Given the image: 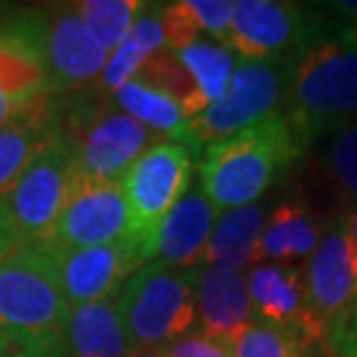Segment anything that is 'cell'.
I'll list each match as a JSON object with an SVG mask.
<instances>
[{
	"instance_id": "1",
	"label": "cell",
	"mask_w": 357,
	"mask_h": 357,
	"mask_svg": "<svg viewBox=\"0 0 357 357\" xmlns=\"http://www.w3.org/2000/svg\"><path fill=\"white\" fill-rule=\"evenodd\" d=\"M281 109L306 146L357 123V24H323L292 56Z\"/></svg>"
},
{
	"instance_id": "2",
	"label": "cell",
	"mask_w": 357,
	"mask_h": 357,
	"mask_svg": "<svg viewBox=\"0 0 357 357\" xmlns=\"http://www.w3.org/2000/svg\"><path fill=\"white\" fill-rule=\"evenodd\" d=\"M283 109L199 153V188L213 209L230 211L253 204L306 151Z\"/></svg>"
},
{
	"instance_id": "3",
	"label": "cell",
	"mask_w": 357,
	"mask_h": 357,
	"mask_svg": "<svg viewBox=\"0 0 357 357\" xmlns=\"http://www.w3.org/2000/svg\"><path fill=\"white\" fill-rule=\"evenodd\" d=\"M70 304L49 241H21L0 258V334L19 348L66 334Z\"/></svg>"
},
{
	"instance_id": "4",
	"label": "cell",
	"mask_w": 357,
	"mask_h": 357,
	"mask_svg": "<svg viewBox=\"0 0 357 357\" xmlns=\"http://www.w3.org/2000/svg\"><path fill=\"white\" fill-rule=\"evenodd\" d=\"M116 311L132 348H162L185 337L197 320L195 267L146 262L116 292Z\"/></svg>"
},
{
	"instance_id": "5",
	"label": "cell",
	"mask_w": 357,
	"mask_h": 357,
	"mask_svg": "<svg viewBox=\"0 0 357 357\" xmlns=\"http://www.w3.org/2000/svg\"><path fill=\"white\" fill-rule=\"evenodd\" d=\"M288 82L290 59H241L223 96L197 116L185 121L181 130L169 139L188 146L195 158L206 146L232 137L281 109L288 93Z\"/></svg>"
},
{
	"instance_id": "6",
	"label": "cell",
	"mask_w": 357,
	"mask_h": 357,
	"mask_svg": "<svg viewBox=\"0 0 357 357\" xmlns=\"http://www.w3.org/2000/svg\"><path fill=\"white\" fill-rule=\"evenodd\" d=\"M61 126L79 146V172L116 183L158 137L121 112L109 96L84 98L73 105L61 102Z\"/></svg>"
},
{
	"instance_id": "7",
	"label": "cell",
	"mask_w": 357,
	"mask_h": 357,
	"mask_svg": "<svg viewBox=\"0 0 357 357\" xmlns=\"http://www.w3.org/2000/svg\"><path fill=\"white\" fill-rule=\"evenodd\" d=\"M79 176V146L61 130L3 197L21 241H49Z\"/></svg>"
},
{
	"instance_id": "8",
	"label": "cell",
	"mask_w": 357,
	"mask_h": 357,
	"mask_svg": "<svg viewBox=\"0 0 357 357\" xmlns=\"http://www.w3.org/2000/svg\"><path fill=\"white\" fill-rule=\"evenodd\" d=\"M192 153L178 142H158L135 160L121 178V190L128 206L130 239L146 260L149 244L162 218L190 188Z\"/></svg>"
},
{
	"instance_id": "9",
	"label": "cell",
	"mask_w": 357,
	"mask_h": 357,
	"mask_svg": "<svg viewBox=\"0 0 357 357\" xmlns=\"http://www.w3.org/2000/svg\"><path fill=\"white\" fill-rule=\"evenodd\" d=\"M47 12L40 7H12L0 19V126L31 112L49 89Z\"/></svg>"
},
{
	"instance_id": "10",
	"label": "cell",
	"mask_w": 357,
	"mask_h": 357,
	"mask_svg": "<svg viewBox=\"0 0 357 357\" xmlns=\"http://www.w3.org/2000/svg\"><path fill=\"white\" fill-rule=\"evenodd\" d=\"M323 28L318 14L295 3L237 0L225 47L246 61L292 59Z\"/></svg>"
},
{
	"instance_id": "11",
	"label": "cell",
	"mask_w": 357,
	"mask_h": 357,
	"mask_svg": "<svg viewBox=\"0 0 357 357\" xmlns=\"http://www.w3.org/2000/svg\"><path fill=\"white\" fill-rule=\"evenodd\" d=\"M306 313L318 339L346 316L357 299V253L346 234L344 218H337L320 234L304 271Z\"/></svg>"
},
{
	"instance_id": "12",
	"label": "cell",
	"mask_w": 357,
	"mask_h": 357,
	"mask_svg": "<svg viewBox=\"0 0 357 357\" xmlns=\"http://www.w3.org/2000/svg\"><path fill=\"white\" fill-rule=\"evenodd\" d=\"M130 237L128 206L116 181L77 176L49 244L59 248H89Z\"/></svg>"
},
{
	"instance_id": "13",
	"label": "cell",
	"mask_w": 357,
	"mask_h": 357,
	"mask_svg": "<svg viewBox=\"0 0 357 357\" xmlns=\"http://www.w3.org/2000/svg\"><path fill=\"white\" fill-rule=\"evenodd\" d=\"M54 253L61 288L70 309L116 295L121 285L146 265L139 246L130 237L89 248L54 246Z\"/></svg>"
},
{
	"instance_id": "14",
	"label": "cell",
	"mask_w": 357,
	"mask_h": 357,
	"mask_svg": "<svg viewBox=\"0 0 357 357\" xmlns=\"http://www.w3.org/2000/svg\"><path fill=\"white\" fill-rule=\"evenodd\" d=\"M45 56L49 89L54 96L77 89H93L109 54L93 40L75 3L49 5Z\"/></svg>"
},
{
	"instance_id": "15",
	"label": "cell",
	"mask_w": 357,
	"mask_h": 357,
	"mask_svg": "<svg viewBox=\"0 0 357 357\" xmlns=\"http://www.w3.org/2000/svg\"><path fill=\"white\" fill-rule=\"evenodd\" d=\"M218 211L206 199L202 188L192 185L174 204V209L162 218L149 244L146 260L192 269L202 265L204 251L209 246Z\"/></svg>"
},
{
	"instance_id": "16",
	"label": "cell",
	"mask_w": 357,
	"mask_h": 357,
	"mask_svg": "<svg viewBox=\"0 0 357 357\" xmlns=\"http://www.w3.org/2000/svg\"><path fill=\"white\" fill-rule=\"evenodd\" d=\"M195 313L204 334L234 344L253 325L246 276L223 267H195Z\"/></svg>"
},
{
	"instance_id": "17",
	"label": "cell",
	"mask_w": 357,
	"mask_h": 357,
	"mask_svg": "<svg viewBox=\"0 0 357 357\" xmlns=\"http://www.w3.org/2000/svg\"><path fill=\"white\" fill-rule=\"evenodd\" d=\"M251 299L253 323L274 327H299L318 341L309 313H306L304 274L297 267L281 262H262L251 269L246 278Z\"/></svg>"
},
{
	"instance_id": "18",
	"label": "cell",
	"mask_w": 357,
	"mask_h": 357,
	"mask_svg": "<svg viewBox=\"0 0 357 357\" xmlns=\"http://www.w3.org/2000/svg\"><path fill=\"white\" fill-rule=\"evenodd\" d=\"M61 130V102L47 96L31 112L0 126V199Z\"/></svg>"
},
{
	"instance_id": "19",
	"label": "cell",
	"mask_w": 357,
	"mask_h": 357,
	"mask_svg": "<svg viewBox=\"0 0 357 357\" xmlns=\"http://www.w3.org/2000/svg\"><path fill=\"white\" fill-rule=\"evenodd\" d=\"M63 337L68 357H130L135 353L121 325L116 295L70 309Z\"/></svg>"
},
{
	"instance_id": "20",
	"label": "cell",
	"mask_w": 357,
	"mask_h": 357,
	"mask_svg": "<svg viewBox=\"0 0 357 357\" xmlns=\"http://www.w3.org/2000/svg\"><path fill=\"white\" fill-rule=\"evenodd\" d=\"M265 230V211L258 204L223 211L213 225L202 265L241 271L260 260V237Z\"/></svg>"
},
{
	"instance_id": "21",
	"label": "cell",
	"mask_w": 357,
	"mask_h": 357,
	"mask_svg": "<svg viewBox=\"0 0 357 357\" xmlns=\"http://www.w3.org/2000/svg\"><path fill=\"white\" fill-rule=\"evenodd\" d=\"M162 5H146V10L135 21L130 33L126 40L109 54L105 63V70L100 73L96 89L102 96H112L114 91L123 84L132 82L144 63L151 59L155 52L165 49V33H162V19H160Z\"/></svg>"
},
{
	"instance_id": "22",
	"label": "cell",
	"mask_w": 357,
	"mask_h": 357,
	"mask_svg": "<svg viewBox=\"0 0 357 357\" xmlns=\"http://www.w3.org/2000/svg\"><path fill=\"white\" fill-rule=\"evenodd\" d=\"M174 54L192 84V96L185 102V116L192 119L225 93L237 68V59L225 45L206 40L192 42Z\"/></svg>"
},
{
	"instance_id": "23",
	"label": "cell",
	"mask_w": 357,
	"mask_h": 357,
	"mask_svg": "<svg viewBox=\"0 0 357 357\" xmlns=\"http://www.w3.org/2000/svg\"><path fill=\"white\" fill-rule=\"evenodd\" d=\"M318 220L302 202H285L271 213L260 237V258H309L320 241Z\"/></svg>"
},
{
	"instance_id": "24",
	"label": "cell",
	"mask_w": 357,
	"mask_h": 357,
	"mask_svg": "<svg viewBox=\"0 0 357 357\" xmlns=\"http://www.w3.org/2000/svg\"><path fill=\"white\" fill-rule=\"evenodd\" d=\"M109 98L121 112H126L128 116H132L137 123L153 130L155 135L174 137L181 130V126L188 121L181 102L176 98L155 86H149V84L139 79L123 84Z\"/></svg>"
},
{
	"instance_id": "25",
	"label": "cell",
	"mask_w": 357,
	"mask_h": 357,
	"mask_svg": "<svg viewBox=\"0 0 357 357\" xmlns=\"http://www.w3.org/2000/svg\"><path fill=\"white\" fill-rule=\"evenodd\" d=\"M146 5L149 3L144 0H82V3H75L93 40L107 54H112L126 40V35L130 33Z\"/></svg>"
},
{
	"instance_id": "26",
	"label": "cell",
	"mask_w": 357,
	"mask_h": 357,
	"mask_svg": "<svg viewBox=\"0 0 357 357\" xmlns=\"http://www.w3.org/2000/svg\"><path fill=\"white\" fill-rule=\"evenodd\" d=\"M311 337L299 327L253 323L234 341V357H309Z\"/></svg>"
},
{
	"instance_id": "27",
	"label": "cell",
	"mask_w": 357,
	"mask_h": 357,
	"mask_svg": "<svg viewBox=\"0 0 357 357\" xmlns=\"http://www.w3.org/2000/svg\"><path fill=\"white\" fill-rule=\"evenodd\" d=\"M327 167L341 192L357 202V123L334 132L327 144Z\"/></svg>"
},
{
	"instance_id": "28",
	"label": "cell",
	"mask_w": 357,
	"mask_h": 357,
	"mask_svg": "<svg viewBox=\"0 0 357 357\" xmlns=\"http://www.w3.org/2000/svg\"><path fill=\"white\" fill-rule=\"evenodd\" d=\"M185 5H188L199 31L213 35L225 45L234 3H230V0H185Z\"/></svg>"
},
{
	"instance_id": "29",
	"label": "cell",
	"mask_w": 357,
	"mask_h": 357,
	"mask_svg": "<svg viewBox=\"0 0 357 357\" xmlns=\"http://www.w3.org/2000/svg\"><path fill=\"white\" fill-rule=\"evenodd\" d=\"M165 357H234V344L197 332L172 341L160 348Z\"/></svg>"
},
{
	"instance_id": "30",
	"label": "cell",
	"mask_w": 357,
	"mask_h": 357,
	"mask_svg": "<svg viewBox=\"0 0 357 357\" xmlns=\"http://www.w3.org/2000/svg\"><path fill=\"white\" fill-rule=\"evenodd\" d=\"M327 344L332 346L337 357H357V299L327 334Z\"/></svg>"
},
{
	"instance_id": "31",
	"label": "cell",
	"mask_w": 357,
	"mask_h": 357,
	"mask_svg": "<svg viewBox=\"0 0 357 357\" xmlns=\"http://www.w3.org/2000/svg\"><path fill=\"white\" fill-rule=\"evenodd\" d=\"M12 357H68L66 337L49 339V341H42V344L19 348Z\"/></svg>"
},
{
	"instance_id": "32",
	"label": "cell",
	"mask_w": 357,
	"mask_h": 357,
	"mask_svg": "<svg viewBox=\"0 0 357 357\" xmlns=\"http://www.w3.org/2000/svg\"><path fill=\"white\" fill-rule=\"evenodd\" d=\"M17 244H19L17 230H14V225H12V218H10V213H7L5 202L0 199V258H3L5 253H10Z\"/></svg>"
},
{
	"instance_id": "33",
	"label": "cell",
	"mask_w": 357,
	"mask_h": 357,
	"mask_svg": "<svg viewBox=\"0 0 357 357\" xmlns=\"http://www.w3.org/2000/svg\"><path fill=\"white\" fill-rule=\"evenodd\" d=\"M320 7H327L337 17H346L348 24H357V0H339V3H325Z\"/></svg>"
},
{
	"instance_id": "34",
	"label": "cell",
	"mask_w": 357,
	"mask_h": 357,
	"mask_svg": "<svg viewBox=\"0 0 357 357\" xmlns=\"http://www.w3.org/2000/svg\"><path fill=\"white\" fill-rule=\"evenodd\" d=\"M344 223H346V234H348V239H351V244H353L355 253H357V209L348 213V216L344 218Z\"/></svg>"
},
{
	"instance_id": "35",
	"label": "cell",
	"mask_w": 357,
	"mask_h": 357,
	"mask_svg": "<svg viewBox=\"0 0 357 357\" xmlns=\"http://www.w3.org/2000/svg\"><path fill=\"white\" fill-rule=\"evenodd\" d=\"M17 351H19V346L7 339L5 334H0V357H12Z\"/></svg>"
},
{
	"instance_id": "36",
	"label": "cell",
	"mask_w": 357,
	"mask_h": 357,
	"mask_svg": "<svg viewBox=\"0 0 357 357\" xmlns=\"http://www.w3.org/2000/svg\"><path fill=\"white\" fill-rule=\"evenodd\" d=\"M130 357H165L160 348H137Z\"/></svg>"
},
{
	"instance_id": "37",
	"label": "cell",
	"mask_w": 357,
	"mask_h": 357,
	"mask_svg": "<svg viewBox=\"0 0 357 357\" xmlns=\"http://www.w3.org/2000/svg\"><path fill=\"white\" fill-rule=\"evenodd\" d=\"M10 10H12V5H0V19H3Z\"/></svg>"
}]
</instances>
